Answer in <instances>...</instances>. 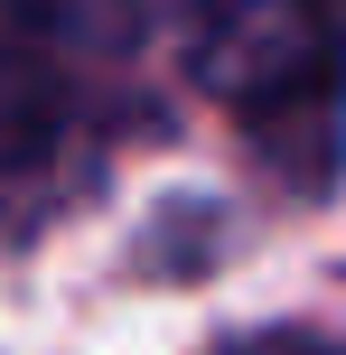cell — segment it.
Wrapping results in <instances>:
<instances>
[{"label":"cell","instance_id":"1","mask_svg":"<svg viewBox=\"0 0 346 355\" xmlns=\"http://www.w3.org/2000/svg\"><path fill=\"white\" fill-rule=\"evenodd\" d=\"M187 75L281 178H337L346 131V0H187Z\"/></svg>","mask_w":346,"mask_h":355},{"label":"cell","instance_id":"2","mask_svg":"<svg viewBox=\"0 0 346 355\" xmlns=\"http://www.w3.org/2000/svg\"><path fill=\"white\" fill-rule=\"evenodd\" d=\"M75 56L37 19V0H0V178H28L75 131Z\"/></svg>","mask_w":346,"mask_h":355},{"label":"cell","instance_id":"3","mask_svg":"<svg viewBox=\"0 0 346 355\" xmlns=\"http://www.w3.org/2000/svg\"><path fill=\"white\" fill-rule=\"evenodd\" d=\"M37 19L66 37L75 66H122V56H141V47H150V28H159V0H37Z\"/></svg>","mask_w":346,"mask_h":355},{"label":"cell","instance_id":"4","mask_svg":"<svg viewBox=\"0 0 346 355\" xmlns=\"http://www.w3.org/2000/svg\"><path fill=\"white\" fill-rule=\"evenodd\" d=\"M216 355H346V337H328V327H253V337H234Z\"/></svg>","mask_w":346,"mask_h":355}]
</instances>
